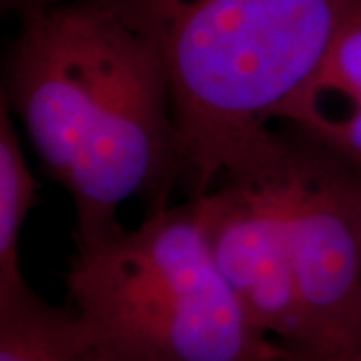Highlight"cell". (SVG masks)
I'll list each match as a JSON object with an SVG mask.
<instances>
[{
  "instance_id": "cell-1",
  "label": "cell",
  "mask_w": 361,
  "mask_h": 361,
  "mask_svg": "<svg viewBox=\"0 0 361 361\" xmlns=\"http://www.w3.org/2000/svg\"><path fill=\"white\" fill-rule=\"evenodd\" d=\"M0 94L71 197L77 247L118 231L135 197L167 203L185 175L165 65L111 0L28 11Z\"/></svg>"
},
{
  "instance_id": "cell-2",
  "label": "cell",
  "mask_w": 361,
  "mask_h": 361,
  "mask_svg": "<svg viewBox=\"0 0 361 361\" xmlns=\"http://www.w3.org/2000/svg\"><path fill=\"white\" fill-rule=\"evenodd\" d=\"M165 65L193 195L271 135L279 104L361 14V0H111Z\"/></svg>"
},
{
  "instance_id": "cell-3",
  "label": "cell",
  "mask_w": 361,
  "mask_h": 361,
  "mask_svg": "<svg viewBox=\"0 0 361 361\" xmlns=\"http://www.w3.org/2000/svg\"><path fill=\"white\" fill-rule=\"evenodd\" d=\"M71 313L99 361H279L209 253L191 199L78 245Z\"/></svg>"
},
{
  "instance_id": "cell-4",
  "label": "cell",
  "mask_w": 361,
  "mask_h": 361,
  "mask_svg": "<svg viewBox=\"0 0 361 361\" xmlns=\"http://www.w3.org/2000/svg\"><path fill=\"white\" fill-rule=\"evenodd\" d=\"M285 149V135L273 129L191 203L209 253L247 317L271 341L303 355L310 339L287 239Z\"/></svg>"
},
{
  "instance_id": "cell-5",
  "label": "cell",
  "mask_w": 361,
  "mask_h": 361,
  "mask_svg": "<svg viewBox=\"0 0 361 361\" xmlns=\"http://www.w3.org/2000/svg\"><path fill=\"white\" fill-rule=\"evenodd\" d=\"M285 149L287 239L307 325L322 357L361 336V171L289 129Z\"/></svg>"
},
{
  "instance_id": "cell-6",
  "label": "cell",
  "mask_w": 361,
  "mask_h": 361,
  "mask_svg": "<svg viewBox=\"0 0 361 361\" xmlns=\"http://www.w3.org/2000/svg\"><path fill=\"white\" fill-rule=\"evenodd\" d=\"M273 123L361 171V14L279 104Z\"/></svg>"
},
{
  "instance_id": "cell-7",
  "label": "cell",
  "mask_w": 361,
  "mask_h": 361,
  "mask_svg": "<svg viewBox=\"0 0 361 361\" xmlns=\"http://www.w3.org/2000/svg\"><path fill=\"white\" fill-rule=\"evenodd\" d=\"M0 361H99L71 310H54L30 287L0 295Z\"/></svg>"
},
{
  "instance_id": "cell-8",
  "label": "cell",
  "mask_w": 361,
  "mask_h": 361,
  "mask_svg": "<svg viewBox=\"0 0 361 361\" xmlns=\"http://www.w3.org/2000/svg\"><path fill=\"white\" fill-rule=\"evenodd\" d=\"M35 193L37 180L26 165L13 111L0 94V295L28 287L18 249Z\"/></svg>"
},
{
  "instance_id": "cell-9",
  "label": "cell",
  "mask_w": 361,
  "mask_h": 361,
  "mask_svg": "<svg viewBox=\"0 0 361 361\" xmlns=\"http://www.w3.org/2000/svg\"><path fill=\"white\" fill-rule=\"evenodd\" d=\"M295 361H361V336L349 343L348 348L334 351L329 355H322V357H297L293 355Z\"/></svg>"
},
{
  "instance_id": "cell-10",
  "label": "cell",
  "mask_w": 361,
  "mask_h": 361,
  "mask_svg": "<svg viewBox=\"0 0 361 361\" xmlns=\"http://www.w3.org/2000/svg\"><path fill=\"white\" fill-rule=\"evenodd\" d=\"M18 2H25V6H28V11H35L44 6V0H18Z\"/></svg>"
},
{
  "instance_id": "cell-11",
  "label": "cell",
  "mask_w": 361,
  "mask_h": 361,
  "mask_svg": "<svg viewBox=\"0 0 361 361\" xmlns=\"http://www.w3.org/2000/svg\"><path fill=\"white\" fill-rule=\"evenodd\" d=\"M279 361H295V357H293V353H289V355H285L283 360H279Z\"/></svg>"
}]
</instances>
